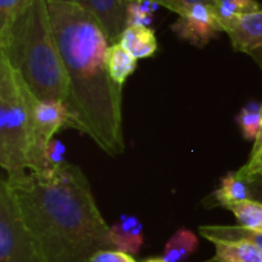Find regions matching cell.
I'll return each mask as SVG.
<instances>
[{
	"label": "cell",
	"instance_id": "13",
	"mask_svg": "<svg viewBox=\"0 0 262 262\" xmlns=\"http://www.w3.org/2000/svg\"><path fill=\"white\" fill-rule=\"evenodd\" d=\"M138 60L121 43H112L107 51V69L112 80L123 88L126 80L135 72Z\"/></svg>",
	"mask_w": 262,
	"mask_h": 262
},
{
	"label": "cell",
	"instance_id": "11",
	"mask_svg": "<svg viewBox=\"0 0 262 262\" xmlns=\"http://www.w3.org/2000/svg\"><path fill=\"white\" fill-rule=\"evenodd\" d=\"M210 262H262V249L249 239H213Z\"/></svg>",
	"mask_w": 262,
	"mask_h": 262
},
{
	"label": "cell",
	"instance_id": "21",
	"mask_svg": "<svg viewBox=\"0 0 262 262\" xmlns=\"http://www.w3.org/2000/svg\"><path fill=\"white\" fill-rule=\"evenodd\" d=\"M32 0H0V29L6 28Z\"/></svg>",
	"mask_w": 262,
	"mask_h": 262
},
{
	"label": "cell",
	"instance_id": "20",
	"mask_svg": "<svg viewBox=\"0 0 262 262\" xmlns=\"http://www.w3.org/2000/svg\"><path fill=\"white\" fill-rule=\"evenodd\" d=\"M64 154H66V147L64 144L54 138L48 149H46V155H45V169L43 172H54V170H58L60 167H63L66 164L64 161Z\"/></svg>",
	"mask_w": 262,
	"mask_h": 262
},
{
	"label": "cell",
	"instance_id": "24",
	"mask_svg": "<svg viewBox=\"0 0 262 262\" xmlns=\"http://www.w3.org/2000/svg\"><path fill=\"white\" fill-rule=\"evenodd\" d=\"M243 180H244V181L247 183V186H249L252 200L262 203V175H253V177L243 178Z\"/></svg>",
	"mask_w": 262,
	"mask_h": 262
},
{
	"label": "cell",
	"instance_id": "5",
	"mask_svg": "<svg viewBox=\"0 0 262 262\" xmlns=\"http://www.w3.org/2000/svg\"><path fill=\"white\" fill-rule=\"evenodd\" d=\"M0 262H43L6 178L0 183Z\"/></svg>",
	"mask_w": 262,
	"mask_h": 262
},
{
	"label": "cell",
	"instance_id": "29",
	"mask_svg": "<svg viewBox=\"0 0 262 262\" xmlns=\"http://www.w3.org/2000/svg\"><path fill=\"white\" fill-rule=\"evenodd\" d=\"M132 2H140V0H124V3H132Z\"/></svg>",
	"mask_w": 262,
	"mask_h": 262
},
{
	"label": "cell",
	"instance_id": "7",
	"mask_svg": "<svg viewBox=\"0 0 262 262\" xmlns=\"http://www.w3.org/2000/svg\"><path fill=\"white\" fill-rule=\"evenodd\" d=\"M172 31L178 38L195 48L207 46L213 38L224 32L216 8L210 5H195L178 15L177 21L172 25Z\"/></svg>",
	"mask_w": 262,
	"mask_h": 262
},
{
	"label": "cell",
	"instance_id": "27",
	"mask_svg": "<svg viewBox=\"0 0 262 262\" xmlns=\"http://www.w3.org/2000/svg\"><path fill=\"white\" fill-rule=\"evenodd\" d=\"M143 262H166L163 258H149V259H146V261Z\"/></svg>",
	"mask_w": 262,
	"mask_h": 262
},
{
	"label": "cell",
	"instance_id": "18",
	"mask_svg": "<svg viewBox=\"0 0 262 262\" xmlns=\"http://www.w3.org/2000/svg\"><path fill=\"white\" fill-rule=\"evenodd\" d=\"M259 9L262 8L258 0H220L216 5V12L223 25V29L229 23H232L236 17L255 12Z\"/></svg>",
	"mask_w": 262,
	"mask_h": 262
},
{
	"label": "cell",
	"instance_id": "1",
	"mask_svg": "<svg viewBox=\"0 0 262 262\" xmlns=\"http://www.w3.org/2000/svg\"><path fill=\"white\" fill-rule=\"evenodd\" d=\"M48 11L68 75L69 127L89 135L107 155L123 154V88L107 69L106 32L72 2H48Z\"/></svg>",
	"mask_w": 262,
	"mask_h": 262
},
{
	"label": "cell",
	"instance_id": "19",
	"mask_svg": "<svg viewBox=\"0 0 262 262\" xmlns=\"http://www.w3.org/2000/svg\"><path fill=\"white\" fill-rule=\"evenodd\" d=\"M160 5L155 0H140L126 3V26L127 25H144L149 26L152 15Z\"/></svg>",
	"mask_w": 262,
	"mask_h": 262
},
{
	"label": "cell",
	"instance_id": "14",
	"mask_svg": "<svg viewBox=\"0 0 262 262\" xmlns=\"http://www.w3.org/2000/svg\"><path fill=\"white\" fill-rule=\"evenodd\" d=\"M213 200H215L216 206H223L227 209L230 204L252 200V195H250L247 183L239 177V173L236 170V172H229L221 180L220 187L213 193Z\"/></svg>",
	"mask_w": 262,
	"mask_h": 262
},
{
	"label": "cell",
	"instance_id": "28",
	"mask_svg": "<svg viewBox=\"0 0 262 262\" xmlns=\"http://www.w3.org/2000/svg\"><path fill=\"white\" fill-rule=\"evenodd\" d=\"M48 2H74V0H48Z\"/></svg>",
	"mask_w": 262,
	"mask_h": 262
},
{
	"label": "cell",
	"instance_id": "16",
	"mask_svg": "<svg viewBox=\"0 0 262 262\" xmlns=\"http://www.w3.org/2000/svg\"><path fill=\"white\" fill-rule=\"evenodd\" d=\"M236 124L239 126V130L243 137L249 141H256L262 129V101H250L247 103L239 114L236 115Z\"/></svg>",
	"mask_w": 262,
	"mask_h": 262
},
{
	"label": "cell",
	"instance_id": "4",
	"mask_svg": "<svg viewBox=\"0 0 262 262\" xmlns=\"http://www.w3.org/2000/svg\"><path fill=\"white\" fill-rule=\"evenodd\" d=\"M34 95L0 54V166L8 173L28 170Z\"/></svg>",
	"mask_w": 262,
	"mask_h": 262
},
{
	"label": "cell",
	"instance_id": "22",
	"mask_svg": "<svg viewBox=\"0 0 262 262\" xmlns=\"http://www.w3.org/2000/svg\"><path fill=\"white\" fill-rule=\"evenodd\" d=\"M155 2L160 6L166 8L167 11H172V12L181 15L195 5H210V6L216 8L220 0H155Z\"/></svg>",
	"mask_w": 262,
	"mask_h": 262
},
{
	"label": "cell",
	"instance_id": "15",
	"mask_svg": "<svg viewBox=\"0 0 262 262\" xmlns=\"http://www.w3.org/2000/svg\"><path fill=\"white\" fill-rule=\"evenodd\" d=\"M196 247H198L196 235L187 229H180L167 241L161 258L166 262L187 261L193 255Z\"/></svg>",
	"mask_w": 262,
	"mask_h": 262
},
{
	"label": "cell",
	"instance_id": "6",
	"mask_svg": "<svg viewBox=\"0 0 262 262\" xmlns=\"http://www.w3.org/2000/svg\"><path fill=\"white\" fill-rule=\"evenodd\" d=\"M63 127H69L68 106L63 101H40L34 97L28 170L43 172L46 149L54 135Z\"/></svg>",
	"mask_w": 262,
	"mask_h": 262
},
{
	"label": "cell",
	"instance_id": "10",
	"mask_svg": "<svg viewBox=\"0 0 262 262\" xmlns=\"http://www.w3.org/2000/svg\"><path fill=\"white\" fill-rule=\"evenodd\" d=\"M109 244L111 249L138 255L144 244L143 224L135 215L123 213L109 229Z\"/></svg>",
	"mask_w": 262,
	"mask_h": 262
},
{
	"label": "cell",
	"instance_id": "26",
	"mask_svg": "<svg viewBox=\"0 0 262 262\" xmlns=\"http://www.w3.org/2000/svg\"><path fill=\"white\" fill-rule=\"evenodd\" d=\"M261 155H262V129H261V134H259V137H258V138H256V141L253 143V149H252V154H250V157H249L247 163H253V161H256Z\"/></svg>",
	"mask_w": 262,
	"mask_h": 262
},
{
	"label": "cell",
	"instance_id": "9",
	"mask_svg": "<svg viewBox=\"0 0 262 262\" xmlns=\"http://www.w3.org/2000/svg\"><path fill=\"white\" fill-rule=\"evenodd\" d=\"M72 3L86 9L98 20L111 45L120 41V37L126 28L124 0H74Z\"/></svg>",
	"mask_w": 262,
	"mask_h": 262
},
{
	"label": "cell",
	"instance_id": "25",
	"mask_svg": "<svg viewBox=\"0 0 262 262\" xmlns=\"http://www.w3.org/2000/svg\"><path fill=\"white\" fill-rule=\"evenodd\" d=\"M241 178H249L253 175H262V155L253 163H246L239 170H238Z\"/></svg>",
	"mask_w": 262,
	"mask_h": 262
},
{
	"label": "cell",
	"instance_id": "12",
	"mask_svg": "<svg viewBox=\"0 0 262 262\" xmlns=\"http://www.w3.org/2000/svg\"><path fill=\"white\" fill-rule=\"evenodd\" d=\"M118 43H121L137 60L149 58L155 55L158 49L155 31L144 25H127Z\"/></svg>",
	"mask_w": 262,
	"mask_h": 262
},
{
	"label": "cell",
	"instance_id": "2",
	"mask_svg": "<svg viewBox=\"0 0 262 262\" xmlns=\"http://www.w3.org/2000/svg\"><path fill=\"white\" fill-rule=\"evenodd\" d=\"M43 262H88L111 249L103 220L83 170L64 164L54 172L25 170L6 177Z\"/></svg>",
	"mask_w": 262,
	"mask_h": 262
},
{
	"label": "cell",
	"instance_id": "8",
	"mask_svg": "<svg viewBox=\"0 0 262 262\" xmlns=\"http://www.w3.org/2000/svg\"><path fill=\"white\" fill-rule=\"evenodd\" d=\"M233 51L250 55L262 68V9L236 17L224 28Z\"/></svg>",
	"mask_w": 262,
	"mask_h": 262
},
{
	"label": "cell",
	"instance_id": "23",
	"mask_svg": "<svg viewBox=\"0 0 262 262\" xmlns=\"http://www.w3.org/2000/svg\"><path fill=\"white\" fill-rule=\"evenodd\" d=\"M88 262H137L132 255L115 250V249H104V250H98L97 253H94L91 256V259Z\"/></svg>",
	"mask_w": 262,
	"mask_h": 262
},
{
	"label": "cell",
	"instance_id": "3",
	"mask_svg": "<svg viewBox=\"0 0 262 262\" xmlns=\"http://www.w3.org/2000/svg\"><path fill=\"white\" fill-rule=\"evenodd\" d=\"M0 54L40 101L68 100V75L54 37L48 2L32 0L0 29Z\"/></svg>",
	"mask_w": 262,
	"mask_h": 262
},
{
	"label": "cell",
	"instance_id": "17",
	"mask_svg": "<svg viewBox=\"0 0 262 262\" xmlns=\"http://www.w3.org/2000/svg\"><path fill=\"white\" fill-rule=\"evenodd\" d=\"M227 209L235 215L241 227L253 232H262V203L246 200L230 204Z\"/></svg>",
	"mask_w": 262,
	"mask_h": 262
}]
</instances>
